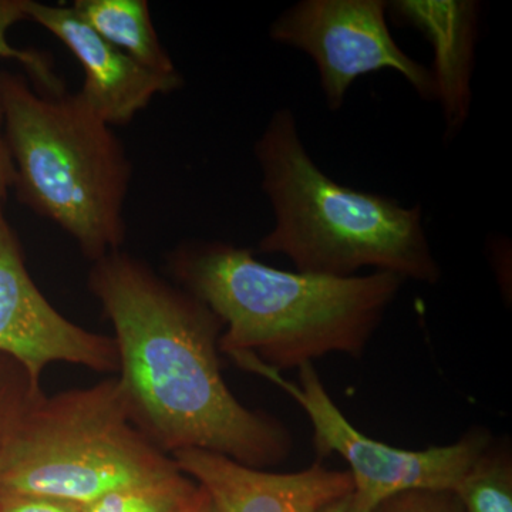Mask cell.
<instances>
[{"mask_svg":"<svg viewBox=\"0 0 512 512\" xmlns=\"http://www.w3.org/2000/svg\"><path fill=\"white\" fill-rule=\"evenodd\" d=\"M454 493L464 512H512V454L507 441H491Z\"/></svg>","mask_w":512,"mask_h":512,"instance_id":"5bb4252c","label":"cell"},{"mask_svg":"<svg viewBox=\"0 0 512 512\" xmlns=\"http://www.w3.org/2000/svg\"><path fill=\"white\" fill-rule=\"evenodd\" d=\"M171 457L207 491L220 512H316L353 491L349 471L329 470L320 463L278 474L204 450L178 451Z\"/></svg>","mask_w":512,"mask_h":512,"instance_id":"30bf717a","label":"cell"},{"mask_svg":"<svg viewBox=\"0 0 512 512\" xmlns=\"http://www.w3.org/2000/svg\"><path fill=\"white\" fill-rule=\"evenodd\" d=\"M242 370L281 387L308 414L319 458L336 453L349 464L353 491L348 512H372L394 494L409 490L454 491L493 441L490 431L473 429L454 444L426 450H402L360 433L330 399L313 363L299 367V383L248 353L229 356Z\"/></svg>","mask_w":512,"mask_h":512,"instance_id":"8992f818","label":"cell"},{"mask_svg":"<svg viewBox=\"0 0 512 512\" xmlns=\"http://www.w3.org/2000/svg\"><path fill=\"white\" fill-rule=\"evenodd\" d=\"M6 200L8 195L0 192V353L19 362L37 383L53 363L116 373L119 356L113 336L67 319L37 288L6 215Z\"/></svg>","mask_w":512,"mask_h":512,"instance_id":"ba28073f","label":"cell"},{"mask_svg":"<svg viewBox=\"0 0 512 512\" xmlns=\"http://www.w3.org/2000/svg\"><path fill=\"white\" fill-rule=\"evenodd\" d=\"M73 9L111 46L151 72L177 73L146 0H76Z\"/></svg>","mask_w":512,"mask_h":512,"instance_id":"7c38bea8","label":"cell"},{"mask_svg":"<svg viewBox=\"0 0 512 512\" xmlns=\"http://www.w3.org/2000/svg\"><path fill=\"white\" fill-rule=\"evenodd\" d=\"M254 153L275 217L259 254L284 255L306 274L348 278L370 266L404 281H440L420 205L333 181L309 156L291 109L272 114Z\"/></svg>","mask_w":512,"mask_h":512,"instance_id":"3957f363","label":"cell"},{"mask_svg":"<svg viewBox=\"0 0 512 512\" xmlns=\"http://www.w3.org/2000/svg\"><path fill=\"white\" fill-rule=\"evenodd\" d=\"M180 471L134 426L117 377L43 394L0 464V491L82 507L111 491Z\"/></svg>","mask_w":512,"mask_h":512,"instance_id":"5b68a950","label":"cell"},{"mask_svg":"<svg viewBox=\"0 0 512 512\" xmlns=\"http://www.w3.org/2000/svg\"><path fill=\"white\" fill-rule=\"evenodd\" d=\"M201 485L183 471L128 485L86 505L83 512H188L197 503Z\"/></svg>","mask_w":512,"mask_h":512,"instance_id":"4fadbf2b","label":"cell"},{"mask_svg":"<svg viewBox=\"0 0 512 512\" xmlns=\"http://www.w3.org/2000/svg\"><path fill=\"white\" fill-rule=\"evenodd\" d=\"M372 512H464V508L454 491L421 488L394 494Z\"/></svg>","mask_w":512,"mask_h":512,"instance_id":"e0dca14e","label":"cell"},{"mask_svg":"<svg viewBox=\"0 0 512 512\" xmlns=\"http://www.w3.org/2000/svg\"><path fill=\"white\" fill-rule=\"evenodd\" d=\"M16 183L15 165L10 157L5 133H3L2 107H0V192L9 195Z\"/></svg>","mask_w":512,"mask_h":512,"instance_id":"d6986e66","label":"cell"},{"mask_svg":"<svg viewBox=\"0 0 512 512\" xmlns=\"http://www.w3.org/2000/svg\"><path fill=\"white\" fill-rule=\"evenodd\" d=\"M384 0H301L272 22L269 37L316 63L329 110L339 111L359 77L396 70L421 99L436 100L429 67L394 42Z\"/></svg>","mask_w":512,"mask_h":512,"instance_id":"52a82bcc","label":"cell"},{"mask_svg":"<svg viewBox=\"0 0 512 512\" xmlns=\"http://www.w3.org/2000/svg\"><path fill=\"white\" fill-rule=\"evenodd\" d=\"M167 266L175 284L220 318L221 353H248L279 373L330 353L362 356L404 282L389 272L282 271L254 249L205 239L177 245Z\"/></svg>","mask_w":512,"mask_h":512,"instance_id":"7a4b0ae2","label":"cell"},{"mask_svg":"<svg viewBox=\"0 0 512 512\" xmlns=\"http://www.w3.org/2000/svg\"><path fill=\"white\" fill-rule=\"evenodd\" d=\"M188 512H220L218 508L215 507L214 501L211 500L210 495H208L207 491L201 487V494L198 497L197 503L194 504V507L191 508Z\"/></svg>","mask_w":512,"mask_h":512,"instance_id":"ffe728a7","label":"cell"},{"mask_svg":"<svg viewBox=\"0 0 512 512\" xmlns=\"http://www.w3.org/2000/svg\"><path fill=\"white\" fill-rule=\"evenodd\" d=\"M349 497L340 498V500L333 501L325 507L320 508V510L316 512H348L349 508Z\"/></svg>","mask_w":512,"mask_h":512,"instance_id":"44dd1931","label":"cell"},{"mask_svg":"<svg viewBox=\"0 0 512 512\" xmlns=\"http://www.w3.org/2000/svg\"><path fill=\"white\" fill-rule=\"evenodd\" d=\"M26 16L69 49L82 66L79 93L94 113L111 127L126 126L160 94L183 86L180 72H151L97 35L72 5L28 0Z\"/></svg>","mask_w":512,"mask_h":512,"instance_id":"9c48e42d","label":"cell"},{"mask_svg":"<svg viewBox=\"0 0 512 512\" xmlns=\"http://www.w3.org/2000/svg\"><path fill=\"white\" fill-rule=\"evenodd\" d=\"M83 508L45 495L0 491V512H83Z\"/></svg>","mask_w":512,"mask_h":512,"instance_id":"ac0fdd59","label":"cell"},{"mask_svg":"<svg viewBox=\"0 0 512 512\" xmlns=\"http://www.w3.org/2000/svg\"><path fill=\"white\" fill-rule=\"evenodd\" d=\"M87 285L113 325L131 421L154 446L168 456L210 451L256 470L289 457L288 427L228 389L224 325L204 302L121 249L93 262Z\"/></svg>","mask_w":512,"mask_h":512,"instance_id":"6da1fadb","label":"cell"},{"mask_svg":"<svg viewBox=\"0 0 512 512\" xmlns=\"http://www.w3.org/2000/svg\"><path fill=\"white\" fill-rule=\"evenodd\" d=\"M480 12L476 0H396L387 6V15L419 30L433 47L430 70L447 140L460 133L470 116Z\"/></svg>","mask_w":512,"mask_h":512,"instance_id":"8fae6325","label":"cell"},{"mask_svg":"<svg viewBox=\"0 0 512 512\" xmlns=\"http://www.w3.org/2000/svg\"><path fill=\"white\" fill-rule=\"evenodd\" d=\"M0 107L19 201L89 261L120 251L133 164L114 127L79 92L40 93L8 70H0Z\"/></svg>","mask_w":512,"mask_h":512,"instance_id":"277c9868","label":"cell"},{"mask_svg":"<svg viewBox=\"0 0 512 512\" xmlns=\"http://www.w3.org/2000/svg\"><path fill=\"white\" fill-rule=\"evenodd\" d=\"M43 394L25 367L0 353V464L26 414Z\"/></svg>","mask_w":512,"mask_h":512,"instance_id":"9a60e30c","label":"cell"},{"mask_svg":"<svg viewBox=\"0 0 512 512\" xmlns=\"http://www.w3.org/2000/svg\"><path fill=\"white\" fill-rule=\"evenodd\" d=\"M26 3L28 0H0V57L16 60L28 73L30 83L37 92L62 93L66 89L62 79L56 76L53 60L47 53L10 45L9 30L23 20H28Z\"/></svg>","mask_w":512,"mask_h":512,"instance_id":"2e32d148","label":"cell"}]
</instances>
